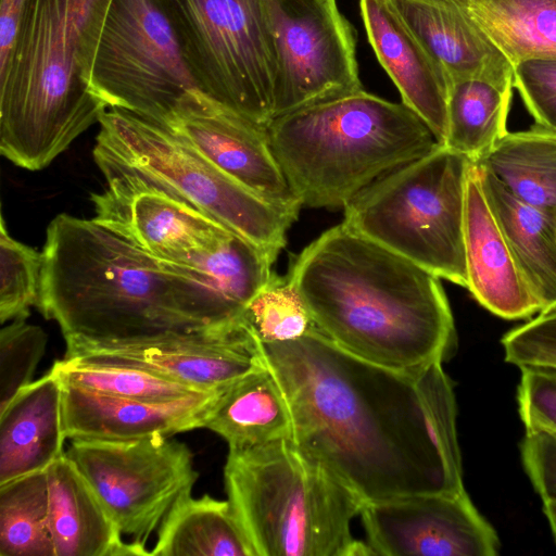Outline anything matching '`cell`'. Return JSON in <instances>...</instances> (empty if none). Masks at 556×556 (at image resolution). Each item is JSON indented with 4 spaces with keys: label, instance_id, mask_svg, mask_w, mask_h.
I'll use <instances>...</instances> for the list:
<instances>
[{
    "label": "cell",
    "instance_id": "6da1fadb",
    "mask_svg": "<svg viewBox=\"0 0 556 556\" xmlns=\"http://www.w3.org/2000/svg\"><path fill=\"white\" fill-rule=\"evenodd\" d=\"M260 348L287 403L291 440L364 502L465 490L456 401L442 362L391 369L316 327Z\"/></svg>",
    "mask_w": 556,
    "mask_h": 556
},
{
    "label": "cell",
    "instance_id": "7a4b0ae2",
    "mask_svg": "<svg viewBox=\"0 0 556 556\" xmlns=\"http://www.w3.org/2000/svg\"><path fill=\"white\" fill-rule=\"evenodd\" d=\"M41 256L37 307L65 340H135L241 317L212 286L93 218L56 215Z\"/></svg>",
    "mask_w": 556,
    "mask_h": 556
},
{
    "label": "cell",
    "instance_id": "3957f363",
    "mask_svg": "<svg viewBox=\"0 0 556 556\" xmlns=\"http://www.w3.org/2000/svg\"><path fill=\"white\" fill-rule=\"evenodd\" d=\"M288 277L315 327L357 357L416 371L443 363L454 349L440 278L343 222L305 247Z\"/></svg>",
    "mask_w": 556,
    "mask_h": 556
},
{
    "label": "cell",
    "instance_id": "277c9868",
    "mask_svg": "<svg viewBox=\"0 0 556 556\" xmlns=\"http://www.w3.org/2000/svg\"><path fill=\"white\" fill-rule=\"evenodd\" d=\"M111 0H26L11 58L0 72V152L39 170L106 105L90 88Z\"/></svg>",
    "mask_w": 556,
    "mask_h": 556
},
{
    "label": "cell",
    "instance_id": "5b68a950",
    "mask_svg": "<svg viewBox=\"0 0 556 556\" xmlns=\"http://www.w3.org/2000/svg\"><path fill=\"white\" fill-rule=\"evenodd\" d=\"M273 152L302 206L343 208L389 172L439 144L403 102L364 89L275 117Z\"/></svg>",
    "mask_w": 556,
    "mask_h": 556
},
{
    "label": "cell",
    "instance_id": "8992f818",
    "mask_svg": "<svg viewBox=\"0 0 556 556\" xmlns=\"http://www.w3.org/2000/svg\"><path fill=\"white\" fill-rule=\"evenodd\" d=\"M225 489L255 556H344L364 501L291 438L229 451Z\"/></svg>",
    "mask_w": 556,
    "mask_h": 556
},
{
    "label": "cell",
    "instance_id": "52a82bcc",
    "mask_svg": "<svg viewBox=\"0 0 556 556\" xmlns=\"http://www.w3.org/2000/svg\"><path fill=\"white\" fill-rule=\"evenodd\" d=\"M93 148L106 186L148 189L201 212L275 258L299 213L276 205L223 172L168 127L105 110Z\"/></svg>",
    "mask_w": 556,
    "mask_h": 556
},
{
    "label": "cell",
    "instance_id": "ba28073f",
    "mask_svg": "<svg viewBox=\"0 0 556 556\" xmlns=\"http://www.w3.org/2000/svg\"><path fill=\"white\" fill-rule=\"evenodd\" d=\"M471 161L445 146L381 176L344 207L343 223L467 288L466 178Z\"/></svg>",
    "mask_w": 556,
    "mask_h": 556
},
{
    "label": "cell",
    "instance_id": "9c48e42d",
    "mask_svg": "<svg viewBox=\"0 0 556 556\" xmlns=\"http://www.w3.org/2000/svg\"><path fill=\"white\" fill-rule=\"evenodd\" d=\"M200 91L267 127L276 60L264 0H162Z\"/></svg>",
    "mask_w": 556,
    "mask_h": 556
},
{
    "label": "cell",
    "instance_id": "30bf717a",
    "mask_svg": "<svg viewBox=\"0 0 556 556\" xmlns=\"http://www.w3.org/2000/svg\"><path fill=\"white\" fill-rule=\"evenodd\" d=\"M90 88L108 109L159 124L198 89L162 0H111Z\"/></svg>",
    "mask_w": 556,
    "mask_h": 556
},
{
    "label": "cell",
    "instance_id": "8fae6325",
    "mask_svg": "<svg viewBox=\"0 0 556 556\" xmlns=\"http://www.w3.org/2000/svg\"><path fill=\"white\" fill-rule=\"evenodd\" d=\"M65 453L121 533L142 545L199 478L190 448L172 437L72 440Z\"/></svg>",
    "mask_w": 556,
    "mask_h": 556
},
{
    "label": "cell",
    "instance_id": "7c38bea8",
    "mask_svg": "<svg viewBox=\"0 0 556 556\" xmlns=\"http://www.w3.org/2000/svg\"><path fill=\"white\" fill-rule=\"evenodd\" d=\"M264 3L276 60L274 118L363 89L356 33L337 0Z\"/></svg>",
    "mask_w": 556,
    "mask_h": 556
},
{
    "label": "cell",
    "instance_id": "4fadbf2b",
    "mask_svg": "<svg viewBox=\"0 0 556 556\" xmlns=\"http://www.w3.org/2000/svg\"><path fill=\"white\" fill-rule=\"evenodd\" d=\"M64 357L134 366L214 392L265 367L260 342L241 319L126 341L65 340Z\"/></svg>",
    "mask_w": 556,
    "mask_h": 556
},
{
    "label": "cell",
    "instance_id": "5bb4252c",
    "mask_svg": "<svg viewBox=\"0 0 556 556\" xmlns=\"http://www.w3.org/2000/svg\"><path fill=\"white\" fill-rule=\"evenodd\" d=\"M367 542L384 556H494L501 543L465 490L364 502Z\"/></svg>",
    "mask_w": 556,
    "mask_h": 556
},
{
    "label": "cell",
    "instance_id": "9a60e30c",
    "mask_svg": "<svg viewBox=\"0 0 556 556\" xmlns=\"http://www.w3.org/2000/svg\"><path fill=\"white\" fill-rule=\"evenodd\" d=\"M90 199L96 222L205 283L201 270L236 235L189 205L153 190L106 186Z\"/></svg>",
    "mask_w": 556,
    "mask_h": 556
},
{
    "label": "cell",
    "instance_id": "2e32d148",
    "mask_svg": "<svg viewBox=\"0 0 556 556\" xmlns=\"http://www.w3.org/2000/svg\"><path fill=\"white\" fill-rule=\"evenodd\" d=\"M162 125L256 194L300 212L302 205L277 162L267 127L232 112L199 89L186 93Z\"/></svg>",
    "mask_w": 556,
    "mask_h": 556
},
{
    "label": "cell",
    "instance_id": "e0dca14e",
    "mask_svg": "<svg viewBox=\"0 0 556 556\" xmlns=\"http://www.w3.org/2000/svg\"><path fill=\"white\" fill-rule=\"evenodd\" d=\"M368 41L397 88L402 102L444 146L451 79L439 61L401 20L389 0H359Z\"/></svg>",
    "mask_w": 556,
    "mask_h": 556
},
{
    "label": "cell",
    "instance_id": "ac0fdd59",
    "mask_svg": "<svg viewBox=\"0 0 556 556\" xmlns=\"http://www.w3.org/2000/svg\"><path fill=\"white\" fill-rule=\"evenodd\" d=\"M63 419L71 440H137L203 428L219 390L177 401L111 396L62 381Z\"/></svg>",
    "mask_w": 556,
    "mask_h": 556
},
{
    "label": "cell",
    "instance_id": "d6986e66",
    "mask_svg": "<svg viewBox=\"0 0 556 556\" xmlns=\"http://www.w3.org/2000/svg\"><path fill=\"white\" fill-rule=\"evenodd\" d=\"M465 257L467 288L473 299L504 319L540 313L485 195L480 167L471 162L466 178Z\"/></svg>",
    "mask_w": 556,
    "mask_h": 556
},
{
    "label": "cell",
    "instance_id": "ffe728a7",
    "mask_svg": "<svg viewBox=\"0 0 556 556\" xmlns=\"http://www.w3.org/2000/svg\"><path fill=\"white\" fill-rule=\"evenodd\" d=\"M439 61L451 84L476 79L514 88V67L459 0H389Z\"/></svg>",
    "mask_w": 556,
    "mask_h": 556
},
{
    "label": "cell",
    "instance_id": "44dd1931",
    "mask_svg": "<svg viewBox=\"0 0 556 556\" xmlns=\"http://www.w3.org/2000/svg\"><path fill=\"white\" fill-rule=\"evenodd\" d=\"M49 528L54 556H147L126 542L97 494L64 453L48 469Z\"/></svg>",
    "mask_w": 556,
    "mask_h": 556
},
{
    "label": "cell",
    "instance_id": "7402d4cb",
    "mask_svg": "<svg viewBox=\"0 0 556 556\" xmlns=\"http://www.w3.org/2000/svg\"><path fill=\"white\" fill-rule=\"evenodd\" d=\"M65 439L63 386L49 370L0 410V484L47 470Z\"/></svg>",
    "mask_w": 556,
    "mask_h": 556
},
{
    "label": "cell",
    "instance_id": "603a6c76",
    "mask_svg": "<svg viewBox=\"0 0 556 556\" xmlns=\"http://www.w3.org/2000/svg\"><path fill=\"white\" fill-rule=\"evenodd\" d=\"M479 167L490 206L526 283L541 312L555 308L556 228L552 212L521 201L489 169Z\"/></svg>",
    "mask_w": 556,
    "mask_h": 556
},
{
    "label": "cell",
    "instance_id": "cb8c5ba5",
    "mask_svg": "<svg viewBox=\"0 0 556 556\" xmlns=\"http://www.w3.org/2000/svg\"><path fill=\"white\" fill-rule=\"evenodd\" d=\"M203 428L220 435L229 451L291 438L287 403L266 365L220 389Z\"/></svg>",
    "mask_w": 556,
    "mask_h": 556
},
{
    "label": "cell",
    "instance_id": "d4e9b609",
    "mask_svg": "<svg viewBox=\"0 0 556 556\" xmlns=\"http://www.w3.org/2000/svg\"><path fill=\"white\" fill-rule=\"evenodd\" d=\"M150 552L153 556H255L228 500L191 494L166 516Z\"/></svg>",
    "mask_w": 556,
    "mask_h": 556
},
{
    "label": "cell",
    "instance_id": "484cf974",
    "mask_svg": "<svg viewBox=\"0 0 556 556\" xmlns=\"http://www.w3.org/2000/svg\"><path fill=\"white\" fill-rule=\"evenodd\" d=\"M477 164L521 201L546 211L556 208V131L536 124L507 131Z\"/></svg>",
    "mask_w": 556,
    "mask_h": 556
},
{
    "label": "cell",
    "instance_id": "4316f807",
    "mask_svg": "<svg viewBox=\"0 0 556 556\" xmlns=\"http://www.w3.org/2000/svg\"><path fill=\"white\" fill-rule=\"evenodd\" d=\"M466 5L513 67L556 61V0H466Z\"/></svg>",
    "mask_w": 556,
    "mask_h": 556
},
{
    "label": "cell",
    "instance_id": "83f0119b",
    "mask_svg": "<svg viewBox=\"0 0 556 556\" xmlns=\"http://www.w3.org/2000/svg\"><path fill=\"white\" fill-rule=\"evenodd\" d=\"M513 89H502L476 79L452 83L444 146L473 163L482 160L508 131Z\"/></svg>",
    "mask_w": 556,
    "mask_h": 556
},
{
    "label": "cell",
    "instance_id": "f1b7e54d",
    "mask_svg": "<svg viewBox=\"0 0 556 556\" xmlns=\"http://www.w3.org/2000/svg\"><path fill=\"white\" fill-rule=\"evenodd\" d=\"M0 556H54L47 470L0 484Z\"/></svg>",
    "mask_w": 556,
    "mask_h": 556
},
{
    "label": "cell",
    "instance_id": "f546056e",
    "mask_svg": "<svg viewBox=\"0 0 556 556\" xmlns=\"http://www.w3.org/2000/svg\"><path fill=\"white\" fill-rule=\"evenodd\" d=\"M50 370L63 382L123 399L169 402L208 393L142 368L119 364L63 357L55 361Z\"/></svg>",
    "mask_w": 556,
    "mask_h": 556
},
{
    "label": "cell",
    "instance_id": "4dcf8cb0",
    "mask_svg": "<svg viewBox=\"0 0 556 556\" xmlns=\"http://www.w3.org/2000/svg\"><path fill=\"white\" fill-rule=\"evenodd\" d=\"M240 319L260 343L294 340L315 327L288 275L281 277L275 273L248 303Z\"/></svg>",
    "mask_w": 556,
    "mask_h": 556
},
{
    "label": "cell",
    "instance_id": "1f68e13d",
    "mask_svg": "<svg viewBox=\"0 0 556 556\" xmlns=\"http://www.w3.org/2000/svg\"><path fill=\"white\" fill-rule=\"evenodd\" d=\"M42 267L41 253L12 238L0 226V321L26 319L38 303Z\"/></svg>",
    "mask_w": 556,
    "mask_h": 556
},
{
    "label": "cell",
    "instance_id": "d6a6232c",
    "mask_svg": "<svg viewBox=\"0 0 556 556\" xmlns=\"http://www.w3.org/2000/svg\"><path fill=\"white\" fill-rule=\"evenodd\" d=\"M47 334L39 326L14 319L0 331V410L34 380Z\"/></svg>",
    "mask_w": 556,
    "mask_h": 556
},
{
    "label": "cell",
    "instance_id": "836d02e7",
    "mask_svg": "<svg viewBox=\"0 0 556 556\" xmlns=\"http://www.w3.org/2000/svg\"><path fill=\"white\" fill-rule=\"evenodd\" d=\"M501 342L509 364L556 369V307L509 330Z\"/></svg>",
    "mask_w": 556,
    "mask_h": 556
},
{
    "label": "cell",
    "instance_id": "e575fe53",
    "mask_svg": "<svg viewBox=\"0 0 556 556\" xmlns=\"http://www.w3.org/2000/svg\"><path fill=\"white\" fill-rule=\"evenodd\" d=\"M513 86L534 124L556 131V61L536 59L516 64Z\"/></svg>",
    "mask_w": 556,
    "mask_h": 556
},
{
    "label": "cell",
    "instance_id": "d590c367",
    "mask_svg": "<svg viewBox=\"0 0 556 556\" xmlns=\"http://www.w3.org/2000/svg\"><path fill=\"white\" fill-rule=\"evenodd\" d=\"M520 370L517 403L526 430L556 432V369L523 367Z\"/></svg>",
    "mask_w": 556,
    "mask_h": 556
},
{
    "label": "cell",
    "instance_id": "8d00e7d4",
    "mask_svg": "<svg viewBox=\"0 0 556 556\" xmlns=\"http://www.w3.org/2000/svg\"><path fill=\"white\" fill-rule=\"evenodd\" d=\"M521 457L525 470L542 501L556 502V432L526 430Z\"/></svg>",
    "mask_w": 556,
    "mask_h": 556
},
{
    "label": "cell",
    "instance_id": "74e56055",
    "mask_svg": "<svg viewBox=\"0 0 556 556\" xmlns=\"http://www.w3.org/2000/svg\"><path fill=\"white\" fill-rule=\"evenodd\" d=\"M26 0H1L0 4V72L11 58L18 23Z\"/></svg>",
    "mask_w": 556,
    "mask_h": 556
},
{
    "label": "cell",
    "instance_id": "f35d334b",
    "mask_svg": "<svg viewBox=\"0 0 556 556\" xmlns=\"http://www.w3.org/2000/svg\"><path fill=\"white\" fill-rule=\"evenodd\" d=\"M364 555H376L369 543L363 541L353 540L348 546L344 556H364Z\"/></svg>",
    "mask_w": 556,
    "mask_h": 556
},
{
    "label": "cell",
    "instance_id": "ab89813d",
    "mask_svg": "<svg viewBox=\"0 0 556 556\" xmlns=\"http://www.w3.org/2000/svg\"><path fill=\"white\" fill-rule=\"evenodd\" d=\"M543 511L549 523L555 543H556V502L545 501L543 502Z\"/></svg>",
    "mask_w": 556,
    "mask_h": 556
},
{
    "label": "cell",
    "instance_id": "60d3db41",
    "mask_svg": "<svg viewBox=\"0 0 556 556\" xmlns=\"http://www.w3.org/2000/svg\"><path fill=\"white\" fill-rule=\"evenodd\" d=\"M551 212H552V216H553L554 225H555V228H556V208L551 210Z\"/></svg>",
    "mask_w": 556,
    "mask_h": 556
},
{
    "label": "cell",
    "instance_id": "b9f144b4",
    "mask_svg": "<svg viewBox=\"0 0 556 556\" xmlns=\"http://www.w3.org/2000/svg\"><path fill=\"white\" fill-rule=\"evenodd\" d=\"M459 1H462L463 3H465V4H466V0H459Z\"/></svg>",
    "mask_w": 556,
    "mask_h": 556
}]
</instances>
